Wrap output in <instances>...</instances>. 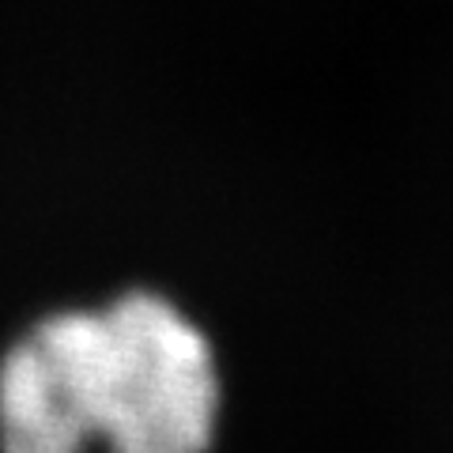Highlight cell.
I'll list each match as a JSON object with an SVG mask.
<instances>
[{
	"label": "cell",
	"mask_w": 453,
	"mask_h": 453,
	"mask_svg": "<svg viewBox=\"0 0 453 453\" xmlns=\"http://www.w3.org/2000/svg\"><path fill=\"white\" fill-rule=\"evenodd\" d=\"M219 378L204 333L155 291L103 310V416L110 453H208Z\"/></svg>",
	"instance_id": "obj_1"
},
{
	"label": "cell",
	"mask_w": 453,
	"mask_h": 453,
	"mask_svg": "<svg viewBox=\"0 0 453 453\" xmlns=\"http://www.w3.org/2000/svg\"><path fill=\"white\" fill-rule=\"evenodd\" d=\"M103 416V310H57L0 359V453H83Z\"/></svg>",
	"instance_id": "obj_2"
}]
</instances>
